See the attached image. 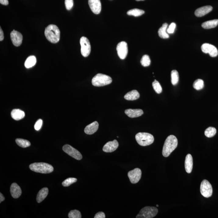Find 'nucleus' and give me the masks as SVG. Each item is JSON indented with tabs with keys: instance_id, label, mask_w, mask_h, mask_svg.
Masks as SVG:
<instances>
[{
	"instance_id": "nucleus-1",
	"label": "nucleus",
	"mask_w": 218,
	"mask_h": 218,
	"mask_svg": "<svg viewBox=\"0 0 218 218\" xmlns=\"http://www.w3.org/2000/svg\"><path fill=\"white\" fill-rule=\"evenodd\" d=\"M45 35L46 38L49 42L56 43L60 40V31L57 26L50 24L45 29Z\"/></svg>"
},
{
	"instance_id": "nucleus-2",
	"label": "nucleus",
	"mask_w": 218,
	"mask_h": 218,
	"mask_svg": "<svg viewBox=\"0 0 218 218\" xmlns=\"http://www.w3.org/2000/svg\"><path fill=\"white\" fill-rule=\"evenodd\" d=\"M178 140L174 135H169L166 139L163 146V155L165 157H168L171 153L177 148Z\"/></svg>"
},
{
	"instance_id": "nucleus-3",
	"label": "nucleus",
	"mask_w": 218,
	"mask_h": 218,
	"mask_svg": "<svg viewBox=\"0 0 218 218\" xmlns=\"http://www.w3.org/2000/svg\"><path fill=\"white\" fill-rule=\"evenodd\" d=\"M29 168L32 171L43 174L50 173L54 170L51 164L44 163H33L30 165Z\"/></svg>"
},
{
	"instance_id": "nucleus-4",
	"label": "nucleus",
	"mask_w": 218,
	"mask_h": 218,
	"mask_svg": "<svg viewBox=\"0 0 218 218\" xmlns=\"http://www.w3.org/2000/svg\"><path fill=\"white\" fill-rule=\"evenodd\" d=\"M113 81L112 78L109 76L98 73L92 80V84L95 87H102L110 84Z\"/></svg>"
},
{
	"instance_id": "nucleus-5",
	"label": "nucleus",
	"mask_w": 218,
	"mask_h": 218,
	"mask_svg": "<svg viewBox=\"0 0 218 218\" xmlns=\"http://www.w3.org/2000/svg\"><path fill=\"white\" fill-rule=\"evenodd\" d=\"M135 139L139 145L146 146L154 142V137L152 134L147 133H139L135 136Z\"/></svg>"
},
{
	"instance_id": "nucleus-6",
	"label": "nucleus",
	"mask_w": 218,
	"mask_h": 218,
	"mask_svg": "<svg viewBox=\"0 0 218 218\" xmlns=\"http://www.w3.org/2000/svg\"><path fill=\"white\" fill-rule=\"evenodd\" d=\"M158 213L157 208L155 207L146 206L141 209L137 215V218H152Z\"/></svg>"
},
{
	"instance_id": "nucleus-7",
	"label": "nucleus",
	"mask_w": 218,
	"mask_h": 218,
	"mask_svg": "<svg viewBox=\"0 0 218 218\" xmlns=\"http://www.w3.org/2000/svg\"><path fill=\"white\" fill-rule=\"evenodd\" d=\"M212 186L209 181L204 180L202 182L200 185V192L202 195L205 198H209L213 194Z\"/></svg>"
},
{
	"instance_id": "nucleus-8",
	"label": "nucleus",
	"mask_w": 218,
	"mask_h": 218,
	"mask_svg": "<svg viewBox=\"0 0 218 218\" xmlns=\"http://www.w3.org/2000/svg\"><path fill=\"white\" fill-rule=\"evenodd\" d=\"M81 46V53L84 57H88L91 51L90 43L88 38L83 37L80 39Z\"/></svg>"
},
{
	"instance_id": "nucleus-9",
	"label": "nucleus",
	"mask_w": 218,
	"mask_h": 218,
	"mask_svg": "<svg viewBox=\"0 0 218 218\" xmlns=\"http://www.w3.org/2000/svg\"><path fill=\"white\" fill-rule=\"evenodd\" d=\"M63 150L65 152L76 160H80L83 158L82 154L78 150L68 144L63 146Z\"/></svg>"
},
{
	"instance_id": "nucleus-10",
	"label": "nucleus",
	"mask_w": 218,
	"mask_h": 218,
	"mask_svg": "<svg viewBox=\"0 0 218 218\" xmlns=\"http://www.w3.org/2000/svg\"><path fill=\"white\" fill-rule=\"evenodd\" d=\"M116 50L120 58L122 59H124L126 58L128 54L127 44L124 41L120 42L117 45Z\"/></svg>"
},
{
	"instance_id": "nucleus-11",
	"label": "nucleus",
	"mask_w": 218,
	"mask_h": 218,
	"mask_svg": "<svg viewBox=\"0 0 218 218\" xmlns=\"http://www.w3.org/2000/svg\"><path fill=\"white\" fill-rule=\"evenodd\" d=\"M141 170L139 168H136L129 171L128 173V176L130 182L133 184L138 183L141 178Z\"/></svg>"
},
{
	"instance_id": "nucleus-12",
	"label": "nucleus",
	"mask_w": 218,
	"mask_h": 218,
	"mask_svg": "<svg viewBox=\"0 0 218 218\" xmlns=\"http://www.w3.org/2000/svg\"><path fill=\"white\" fill-rule=\"evenodd\" d=\"M202 51L205 53H209L211 57H216L218 55V51L216 47L208 43H204L201 46Z\"/></svg>"
},
{
	"instance_id": "nucleus-13",
	"label": "nucleus",
	"mask_w": 218,
	"mask_h": 218,
	"mask_svg": "<svg viewBox=\"0 0 218 218\" xmlns=\"http://www.w3.org/2000/svg\"><path fill=\"white\" fill-rule=\"evenodd\" d=\"M88 5L91 10L95 14L100 13L102 9L100 0H88Z\"/></svg>"
},
{
	"instance_id": "nucleus-14",
	"label": "nucleus",
	"mask_w": 218,
	"mask_h": 218,
	"mask_svg": "<svg viewBox=\"0 0 218 218\" xmlns=\"http://www.w3.org/2000/svg\"><path fill=\"white\" fill-rule=\"evenodd\" d=\"M11 39L13 45L16 47H19L22 43L23 37L20 32L13 30L11 32Z\"/></svg>"
},
{
	"instance_id": "nucleus-15",
	"label": "nucleus",
	"mask_w": 218,
	"mask_h": 218,
	"mask_svg": "<svg viewBox=\"0 0 218 218\" xmlns=\"http://www.w3.org/2000/svg\"><path fill=\"white\" fill-rule=\"evenodd\" d=\"M119 144L116 140H114L113 141H109L104 145L103 150L105 152H112L115 151L118 148Z\"/></svg>"
},
{
	"instance_id": "nucleus-16",
	"label": "nucleus",
	"mask_w": 218,
	"mask_h": 218,
	"mask_svg": "<svg viewBox=\"0 0 218 218\" xmlns=\"http://www.w3.org/2000/svg\"><path fill=\"white\" fill-rule=\"evenodd\" d=\"M213 7L211 6H205L200 7L195 10V14L198 17H202L211 12Z\"/></svg>"
},
{
	"instance_id": "nucleus-17",
	"label": "nucleus",
	"mask_w": 218,
	"mask_h": 218,
	"mask_svg": "<svg viewBox=\"0 0 218 218\" xmlns=\"http://www.w3.org/2000/svg\"><path fill=\"white\" fill-rule=\"evenodd\" d=\"M11 195L14 198H19L22 194V190L20 187L16 183H13L10 188Z\"/></svg>"
},
{
	"instance_id": "nucleus-18",
	"label": "nucleus",
	"mask_w": 218,
	"mask_h": 218,
	"mask_svg": "<svg viewBox=\"0 0 218 218\" xmlns=\"http://www.w3.org/2000/svg\"><path fill=\"white\" fill-rule=\"evenodd\" d=\"M125 113L131 118H137L141 116L144 114V112L141 109H127Z\"/></svg>"
},
{
	"instance_id": "nucleus-19",
	"label": "nucleus",
	"mask_w": 218,
	"mask_h": 218,
	"mask_svg": "<svg viewBox=\"0 0 218 218\" xmlns=\"http://www.w3.org/2000/svg\"><path fill=\"white\" fill-rule=\"evenodd\" d=\"M98 128H99V124L98 122L95 121L86 127L84 129V132L87 134H92L97 131Z\"/></svg>"
},
{
	"instance_id": "nucleus-20",
	"label": "nucleus",
	"mask_w": 218,
	"mask_h": 218,
	"mask_svg": "<svg viewBox=\"0 0 218 218\" xmlns=\"http://www.w3.org/2000/svg\"><path fill=\"white\" fill-rule=\"evenodd\" d=\"M193 158L190 154H188L185 158V170L188 173L191 172L193 169Z\"/></svg>"
},
{
	"instance_id": "nucleus-21",
	"label": "nucleus",
	"mask_w": 218,
	"mask_h": 218,
	"mask_svg": "<svg viewBox=\"0 0 218 218\" xmlns=\"http://www.w3.org/2000/svg\"><path fill=\"white\" fill-rule=\"evenodd\" d=\"M24 112L20 109H14L11 113V116L15 120H19L25 117Z\"/></svg>"
},
{
	"instance_id": "nucleus-22",
	"label": "nucleus",
	"mask_w": 218,
	"mask_h": 218,
	"mask_svg": "<svg viewBox=\"0 0 218 218\" xmlns=\"http://www.w3.org/2000/svg\"><path fill=\"white\" fill-rule=\"evenodd\" d=\"M140 97L139 92L136 90H134L128 92L124 95V99L127 100L133 101L139 99Z\"/></svg>"
},
{
	"instance_id": "nucleus-23",
	"label": "nucleus",
	"mask_w": 218,
	"mask_h": 218,
	"mask_svg": "<svg viewBox=\"0 0 218 218\" xmlns=\"http://www.w3.org/2000/svg\"><path fill=\"white\" fill-rule=\"evenodd\" d=\"M48 189L47 188L42 189L37 194V200L38 203L41 202L48 195Z\"/></svg>"
},
{
	"instance_id": "nucleus-24",
	"label": "nucleus",
	"mask_w": 218,
	"mask_h": 218,
	"mask_svg": "<svg viewBox=\"0 0 218 218\" xmlns=\"http://www.w3.org/2000/svg\"><path fill=\"white\" fill-rule=\"evenodd\" d=\"M218 25V20H214L204 22L202 25V27L204 29H211L215 28Z\"/></svg>"
},
{
	"instance_id": "nucleus-25",
	"label": "nucleus",
	"mask_w": 218,
	"mask_h": 218,
	"mask_svg": "<svg viewBox=\"0 0 218 218\" xmlns=\"http://www.w3.org/2000/svg\"><path fill=\"white\" fill-rule=\"evenodd\" d=\"M168 27V24L167 23H164L163 25V26L160 27L158 31V33L159 37L161 38L166 39L169 38V34L167 33L166 29Z\"/></svg>"
},
{
	"instance_id": "nucleus-26",
	"label": "nucleus",
	"mask_w": 218,
	"mask_h": 218,
	"mask_svg": "<svg viewBox=\"0 0 218 218\" xmlns=\"http://www.w3.org/2000/svg\"><path fill=\"white\" fill-rule=\"evenodd\" d=\"M36 63L37 59L36 57L34 56H30L27 58L25 62V66L27 68H32L36 64Z\"/></svg>"
},
{
	"instance_id": "nucleus-27",
	"label": "nucleus",
	"mask_w": 218,
	"mask_h": 218,
	"mask_svg": "<svg viewBox=\"0 0 218 218\" xmlns=\"http://www.w3.org/2000/svg\"><path fill=\"white\" fill-rule=\"evenodd\" d=\"M145 13V12L142 10L138 9H134L130 10L127 12V14L129 16H133L134 17H138V16H141Z\"/></svg>"
},
{
	"instance_id": "nucleus-28",
	"label": "nucleus",
	"mask_w": 218,
	"mask_h": 218,
	"mask_svg": "<svg viewBox=\"0 0 218 218\" xmlns=\"http://www.w3.org/2000/svg\"><path fill=\"white\" fill-rule=\"evenodd\" d=\"M16 144L22 148H26L31 145V143L28 141L22 139H17L16 140Z\"/></svg>"
},
{
	"instance_id": "nucleus-29",
	"label": "nucleus",
	"mask_w": 218,
	"mask_h": 218,
	"mask_svg": "<svg viewBox=\"0 0 218 218\" xmlns=\"http://www.w3.org/2000/svg\"><path fill=\"white\" fill-rule=\"evenodd\" d=\"M171 83L173 85L177 84L179 80V75L178 72L176 70L172 71L171 73Z\"/></svg>"
},
{
	"instance_id": "nucleus-30",
	"label": "nucleus",
	"mask_w": 218,
	"mask_h": 218,
	"mask_svg": "<svg viewBox=\"0 0 218 218\" xmlns=\"http://www.w3.org/2000/svg\"><path fill=\"white\" fill-rule=\"evenodd\" d=\"M216 133V130L213 127H209L205 130L204 134L205 136L209 138H212L215 135Z\"/></svg>"
},
{
	"instance_id": "nucleus-31",
	"label": "nucleus",
	"mask_w": 218,
	"mask_h": 218,
	"mask_svg": "<svg viewBox=\"0 0 218 218\" xmlns=\"http://www.w3.org/2000/svg\"><path fill=\"white\" fill-rule=\"evenodd\" d=\"M204 87V82L202 80L198 79L193 83V87L197 90L202 89Z\"/></svg>"
},
{
	"instance_id": "nucleus-32",
	"label": "nucleus",
	"mask_w": 218,
	"mask_h": 218,
	"mask_svg": "<svg viewBox=\"0 0 218 218\" xmlns=\"http://www.w3.org/2000/svg\"><path fill=\"white\" fill-rule=\"evenodd\" d=\"M141 63L144 67H147L150 65L151 60L149 56L147 55L143 56L141 60Z\"/></svg>"
},
{
	"instance_id": "nucleus-33",
	"label": "nucleus",
	"mask_w": 218,
	"mask_h": 218,
	"mask_svg": "<svg viewBox=\"0 0 218 218\" xmlns=\"http://www.w3.org/2000/svg\"><path fill=\"white\" fill-rule=\"evenodd\" d=\"M77 179L75 178H68L62 183V185L63 186L67 187L69 186L70 185H72L73 183H76L77 181Z\"/></svg>"
},
{
	"instance_id": "nucleus-34",
	"label": "nucleus",
	"mask_w": 218,
	"mask_h": 218,
	"mask_svg": "<svg viewBox=\"0 0 218 218\" xmlns=\"http://www.w3.org/2000/svg\"><path fill=\"white\" fill-rule=\"evenodd\" d=\"M152 86L155 92L158 94H160L162 92V88L160 83L156 80H155L154 82L152 83Z\"/></svg>"
},
{
	"instance_id": "nucleus-35",
	"label": "nucleus",
	"mask_w": 218,
	"mask_h": 218,
	"mask_svg": "<svg viewBox=\"0 0 218 218\" xmlns=\"http://www.w3.org/2000/svg\"><path fill=\"white\" fill-rule=\"evenodd\" d=\"M68 217L69 218H81L82 217L81 214L80 212L78 210H71L68 214Z\"/></svg>"
},
{
	"instance_id": "nucleus-36",
	"label": "nucleus",
	"mask_w": 218,
	"mask_h": 218,
	"mask_svg": "<svg viewBox=\"0 0 218 218\" xmlns=\"http://www.w3.org/2000/svg\"><path fill=\"white\" fill-rule=\"evenodd\" d=\"M65 4L66 9L68 10H70L73 8V0H65Z\"/></svg>"
},
{
	"instance_id": "nucleus-37",
	"label": "nucleus",
	"mask_w": 218,
	"mask_h": 218,
	"mask_svg": "<svg viewBox=\"0 0 218 218\" xmlns=\"http://www.w3.org/2000/svg\"><path fill=\"white\" fill-rule=\"evenodd\" d=\"M42 124H43V120L41 119L38 120L35 124V129L37 130H39L41 128Z\"/></svg>"
},
{
	"instance_id": "nucleus-38",
	"label": "nucleus",
	"mask_w": 218,
	"mask_h": 218,
	"mask_svg": "<svg viewBox=\"0 0 218 218\" xmlns=\"http://www.w3.org/2000/svg\"><path fill=\"white\" fill-rule=\"evenodd\" d=\"M176 24L174 23H172L169 26V28H168L167 31L168 33L169 34H173L174 33V30L176 28Z\"/></svg>"
},
{
	"instance_id": "nucleus-39",
	"label": "nucleus",
	"mask_w": 218,
	"mask_h": 218,
	"mask_svg": "<svg viewBox=\"0 0 218 218\" xmlns=\"http://www.w3.org/2000/svg\"><path fill=\"white\" fill-rule=\"evenodd\" d=\"M105 216L104 213L102 212H99L97 213L94 216L95 218H105Z\"/></svg>"
},
{
	"instance_id": "nucleus-40",
	"label": "nucleus",
	"mask_w": 218,
	"mask_h": 218,
	"mask_svg": "<svg viewBox=\"0 0 218 218\" xmlns=\"http://www.w3.org/2000/svg\"><path fill=\"white\" fill-rule=\"evenodd\" d=\"M4 38V33L3 31H2L1 28H0V41H3Z\"/></svg>"
},
{
	"instance_id": "nucleus-41",
	"label": "nucleus",
	"mask_w": 218,
	"mask_h": 218,
	"mask_svg": "<svg viewBox=\"0 0 218 218\" xmlns=\"http://www.w3.org/2000/svg\"><path fill=\"white\" fill-rule=\"evenodd\" d=\"M0 3L5 5H7L9 4V1L8 0H0Z\"/></svg>"
},
{
	"instance_id": "nucleus-42",
	"label": "nucleus",
	"mask_w": 218,
	"mask_h": 218,
	"mask_svg": "<svg viewBox=\"0 0 218 218\" xmlns=\"http://www.w3.org/2000/svg\"><path fill=\"white\" fill-rule=\"evenodd\" d=\"M5 200V197L3 196V195L1 193H0V203L2 202Z\"/></svg>"
},
{
	"instance_id": "nucleus-43",
	"label": "nucleus",
	"mask_w": 218,
	"mask_h": 218,
	"mask_svg": "<svg viewBox=\"0 0 218 218\" xmlns=\"http://www.w3.org/2000/svg\"><path fill=\"white\" fill-rule=\"evenodd\" d=\"M137 1H144V0H136Z\"/></svg>"
},
{
	"instance_id": "nucleus-44",
	"label": "nucleus",
	"mask_w": 218,
	"mask_h": 218,
	"mask_svg": "<svg viewBox=\"0 0 218 218\" xmlns=\"http://www.w3.org/2000/svg\"><path fill=\"white\" fill-rule=\"evenodd\" d=\"M156 206H157V207H159V205H156Z\"/></svg>"
}]
</instances>
